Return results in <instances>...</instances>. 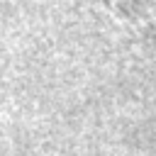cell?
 Segmentation results:
<instances>
[{
    "label": "cell",
    "instance_id": "cell-1",
    "mask_svg": "<svg viewBox=\"0 0 156 156\" xmlns=\"http://www.w3.org/2000/svg\"><path fill=\"white\" fill-rule=\"evenodd\" d=\"M127 15H136L139 20H156V0H115Z\"/></svg>",
    "mask_w": 156,
    "mask_h": 156
}]
</instances>
